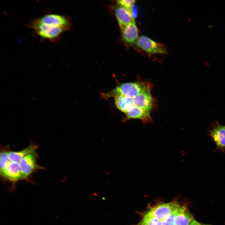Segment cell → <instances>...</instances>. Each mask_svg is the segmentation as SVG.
Wrapping results in <instances>:
<instances>
[{"instance_id":"obj_12","label":"cell","mask_w":225,"mask_h":225,"mask_svg":"<svg viewBox=\"0 0 225 225\" xmlns=\"http://www.w3.org/2000/svg\"><path fill=\"white\" fill-rule=\"evenodd\" d=\"M150 112L133 106L126 113L128 118L138 119L145 122L151 120Z\"/></svg>"},{"instance_id":"obj_21","label":"cell","mask_w":225,"mask_h":225,"mask_svg":"<svg viewBox=\"0 0 225 225\" xmlns=\"http://www.w3.org/2000/svg\"><path fill=\"white\" fill-rule=\"evenodd\" d=\"M200 223L198 222L195 219L192 221L188 225H201Z\"/></svg>"},{"instance_id":"obj_13","label":"cell","mask_w":225,"mask_h":225,"mask_svg":"<svg viewBox=\"0 0 225 225\" xmlns=\"http://www.w3.org/2000/svg\"><path fill=\"white\" fill-rule=\"evenodd\" d=\"M194 219L188 208L181 206L175 218V225H188Z\"/></svg>"},{"instance_id":"obj_19","label":"cell","mask_w":225,"mask_h":225,"mask_svg":"<svg viewBox=\"0 0 225 225\" xmlns=\"http://www.w3.org/2000/svg\"><path fill=\"white\" fill-rule=\"evenodd\" d=\"M178 209L162 221L163 225H175V218Z\"/></svg>"},{"instance_id":"obj_7","label":"cell","mask_w":225,"mask_h":225,"mask_svg":"<svg viewBox=\"0 0 225 225\" xmlns=\"http://www.w3.org/2000/svg\"><path fill=\"white\" fill-rule=\"evenodd\" d=\"M44 24L55 27L63 28L68 29L69 21L65 16L56 14H48L36 19Z\"/></svg>"},{"instance_id":"obj_22","label":"cell","mask_w":225,"mask_h":225,"mask_svg":"<svg viewBox=\"0 0 225 225\" xmlns=\"http://www.w3.org/2000/svg\"><path fill=\"white\" fill-rule=\"evenodd\" d=\"M137 225H143L142 224H141L140 222Z\"/></svg>"},{"instance_id":"obj_9","label":"cell","mask_w":225,"mask_h":225,"mask_svg":"<svg viewBox=\"0 0 225 225\" xmlns=\"http://www.w3.org/2000/svg\"><path fill=\"white\" fill-rule=\"evenodd\" d=\"M153 100L150 92V87L133 98V106L151 112Z\"/></svg>"},{"instance_id":"obj_1","label":"cell","mask_w":225,"mask_h":225,"mask_svg":"<svg viewBox=\"0 0 225 225\" xmlns=\"http://www.w3.org/2000/svg\"><path fill=\"white\" fill-rule=\"evenodd\" d=\"M30 27L41 38L52 41L58 40L61 34L68 30L63 28L48 26L38 22L36 19L31 22Z\"/></svg>"},{"instance_id":"obj_5","label":"cell","mask_w":225,"mask_h":225,"mask_svg":"<svg viewBox=\"0 0 225 225\" xmlns=\"http://www.w3.org/2000/svg\"><path fill=\"white\" fill-rule=\"evenodd\" d=\"M36 158L37 155L35 152L26 156L18 162L21 172L25 180H28L30 174L42 168L38 165Z\"/></svg>"},{"instance_id":"obj_10","label":"cell","mask_w":225,"mask_h":225,"mask_svg":"<svg viewBox=\"0 0 225 225\" xmlns=\"http://www.w3.org/2000/svg\"><path fill=\"white\" fill-rule=\"evenodd\" d=\"M124 41L126 42L136 43L138 37V32L134 20L121 29Z\"/></svg>"},{"instance_id":"obj_3","label":"cell","mask_w":225,"mask_h":225,"mask_svg":"<svg viewBox=\"0 0 225 225\" xmlns=\"http://www.w3.org/2000/svg\"><path fill=\"white\" fill-rule=\"evenodd\" d=\"M136 44L141 49L150 54H167L164 45L146 36H141L138 37Z\"/></svg>"},{"instance_id":"obj_4","label":"cell","mask_w":225,"mask_h":225,"mask_svg":"<svg viewBox=\"0 0 225 225\" xmlns=\"http://www.w3.org/2000/svg\"><path fill=\"white\" fill-rule=\"evenodd\" d=\"M180 206L178 202H175L163 203L152 208L148 212L155 218L162 221Z\"/></svg>"},{"instance_id":"obj_6","label":"cell","mask_w":225,"mask_h":225,"mask_svg":"<svg viewBox=\"0 0 225 225\" xmlns=\"http://www.w3.org/2000/svg\"><path fill=\"white\" fill-rule=\"evenodd\" d=\"M2 178L12 182L25 180L21 172L18 163L9 161L3 171L0 172Z\"/></svg>"},{"instance_id":"obj_23","label":"cell","mask_w":225,"mask_h":225,"mask_svg":"<svg viewBox=\"0 0 225 225\" xmlns=\"http://www.w3.org/2000/svg\"><path fill=\"white\" fill-rule=\"evenodd\" d=\"M201 225H210L204 224H201Z\"/></svg>"},{"instance_id":"obj_16","label":"cell","mask_w":225,"mask_h":225,"mask_svg":"<svg viewBox=\"0 0 225 225\" xmlns=\"http://www.w3.org/2000/svg\"><path fill=\"white\" fill-rule=\"evenodd\" d=\"M140 222L143 225H163L162 221L155 218L148 212L144 215Z\"/></svg>"},{"instance_id":"obj_14","label":"cell","mask_w":225,"mask_h":225,"mask_svg":"<svg viewBox=\"0 0 225 225\" xmlns=\"http://www.w3.org/2000/svg\"><path fill=\"white\" fill-rule=\"evenodd\" d=\"M37 148L36 146L31 145L19 151L9 152L8 153L9 161L18 163L26 156L35 152Z\"/></svg>"},{"instance_id":"obj_15","label":"cell","mask_w":225,"mask_h":225,"mask_svg":"<svg viewBox=\"0 0 225 225\" xmlns=\"http://www.w3.org/2000/svg\"><path fill=\"white\" fill-rule=\"evenodd\" d=\"M114 97L116 107L122 112L126 113L133 106V98L120 95Z\"/></svg>"},{"instance_id":"obj_20","label":"cell","mask_w":225,"mask_h":225,"mask_svg":"<svg viewBox=\"0 0 225 225\" xmlns=\"http://www.w3.org/2000/svg\"><path fill=\"white\" fill-rule=\"evenodd\" d=\"M138 6L136 5L133 4L130 9V12L132 18L134 19L137 18L138 14Z\"/></svg>"},{"instance_id":"obj_2","label":"cell","mask_w":225,"mask_h":225,"mask_svg":"<svg viewBox=\"0 0 225 225\" xmlns=\"http://www.w3.org/2000/svg\"><path fill=\"white\" fill-rule=\"evenodd\" d=\"M149 87V85L145 82L125 83L118 86L111 93L114 96L120 95L133 98Z\"/></svg>"},{"instance_id":"obj_11","label":"cell","mask_w":225,"mask_h":225,"mask_svg":"<svg viewBox=\"0 0 225 225\" xmlns=\"http://www.w3.org/2000/svg\"><path fill=\"white\" fill-rule=\"evenodd\" d=\"M115 12L121 29L134 20L129 11L118 4L115 8Z\"/></svg>"},{"instance_id":"obj_17","label":"cell","mask_w":225,"mask_h":225,"mask_svg":"<svg viewBox=\"0 0 225 225\" xmlns=\"http://www.w3.org/2000/svg\"><path fill=\"white\" fill-rule=\"evenodd\" d=\"M9 152L2 151L0 154V172H2L9 162L8 158Z\"/></svg>"},{"instance_id":"obj_8","label":"cell","mask_w":225,"mask_h":225,"mask_svg":"<svg viewBox=\"0 0 225 225\" xmlns=\"http://www.w3.org/2000/svg\"><path fill=\"white\" fill-rule=\"evenodd\" d=\"M210 136L218 148H225V126L216 121L212 125L209 130Z\"/></svg>"},{"instance_id":"obj_18","label":"cell","mask_w":225,"mask_h":225,"mask_svg":"<svg viewBox=\"0 0 225 225\" xmlns=\"http://www.w3.org/2000/svg\"><path fill=\"white\" fill-rule=\"evenodd\" d=\"M135 0H121L117 1L118 4L123 7L130 12L132 6L134 4Z\"/></svg>"},{"instance_id":"obj_24","label":"cell","mask_w":225,"mask_h":225,"mask_svg":"<svg viewBox=\"0 0 225 225\" xmlns=\"http://www.w3.org/2000/svg\"></svg>"}]
</instances>
